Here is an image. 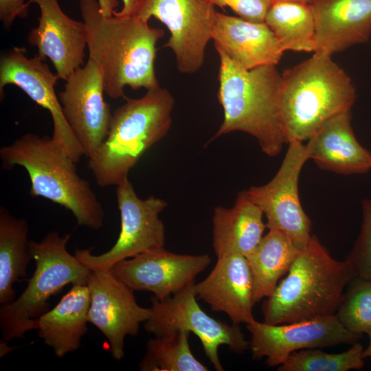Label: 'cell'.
I'll return each instance as SVG.
<instances>
[{
    "mask_svg": "<svg viewBox=\"0 0 371 371\" xmlns=\"http://www.w3.org/2000/svg\"><path fill=\"white\" fill-rule=\"evenodd\" d=\"M363 346L355 342L341 353H327L318 349H302L291 353L280 365V371H348L364 365Z\"/></svg>",
    "mask_w": 371,
    "mask_h": 371,
    "instance_id": "83f0119b",
    "label": "cell"
},
{
    "mask_svg": "<svg viewBox=\"0 0 371 371\" xmlns=\"http://www.w3.org/2000/svg\"><path fill=\"white\" fill-rule=\"evenodd\" d=\"M362 213L360 233L346 260L356 277L371 280V200L363 201Z\"/></svg>",
    "mask_w": 371,
    "mask_h": 371,
    "instance_id": "f546056e",
    "label": "cell"
},
{
    "mask_svg": "<svg viewBox=\"0 0 371 371\" xmlns=\"http://www.w3.org/2000/svg\"><path fill=\"white\" fill-rule=\"evenodd\" d=\"M308 159L323 170L338 174L360 175L371 169V154L355 137L351 110L325 122L307 140Z\"/></svg>",
    "mask_w": 371,
    "mask_h": 371,
    "instance_id": "44dd1931",
    "label": "cell"
},
{
    "mask_svg": "<svg viewBox=\"0 0 371 371\" xmlns=\"http://www.w3.org/2000/svg\"><path fill=\"white\" fill-rule=\"evenodd\" d=\"M355 277L348 262L334 259L312 236L265 302L264 322L281 324L335 314L345 286Z\"/></svg>",
    "mask_w": 371,
    "mask_h": 371,
    "instance_id": "3957f363",
    "label": "cell"
},
{
    "mask_svg": "<svg viewBox=\"0 0 371 371\" xmlns=\"http://www.w3.org/2000/svg\"><path fill=\"white\" fill-rule=\"evenodd\" d=\"M174 106L172 94L160 86L139 98H126L113 114L106 139L89 158L99 186H117L128 179L142 155L168 134Z\"/></svg>",
    "mask_w": 371,
    "mask_h": 371,
    "instance_id": "8992f818",
    "label": "cell"
},
{
    "mask_svg": "<svg viewBox=\"0 0 371 371\" xmlns=\"http://www.w3.org/2000/svg\"><path fill=\"white\" fill-rule=\"evenodd\" d=\"M58 80V75L52 72L45 60L38 54L28 57L24 47H14L1 56V101L5 96L4 87L14 85L47 109L53 123L52 139L77 163L85 153L67 123L56 94L54 87Z\"/></svg>",
    "mask_w": 371,
    "mask_h": 371,
    "instance_id": "7c38bea8",
    "label": "cell"
},
{
    "mask_svg": "<svg viewBox=\"0 0 371 371\" xmlns=\"http://www.w3.org/2000/svg\"><path fill=\"white\" fill-rule=\"evenodd\" d=\"M335 313L348 330L361 335L371 331V280L355 277Z\"/></svg>",
    "mask_w": 371,
    "mask_h": 371,
    "instance_id": "f1b7e54d",
    "label": "cell"
},
{
    "mask_svg": "<svg viewBox=\"0 0 371 371\" xmlns=\"http://www.w3.org/2000/svg\"><path fill=\"white\" fill-rule=\"evenodd\" d=\"M70 234L51 231L40 241H29L35 270L23 293L0 308V328L3 341L24 338L37 330L38 318L49 310L50 297L67 284H87L91 272L67 250Z\"/></svg>",
    "mask_w": 371,
    "mask_h": 371,
    "instance_id": "52a82bcc",
    "label": "cell"
},
{
    "mask_svg": "<svg viewBox=\"0 0 371 371\" xmlns=\"http://www.w3.org/2000/svg\"><path fill=\"white\" fill-rule=\"evenodd\" d=\"M210 262L207 254H179L161 248L121 260L110 271L133 290L151 292L161 300L195 282Z\"/></svg>",
    "mask_w": 371,
    "mask_h": 371,
    "instance_id": "2e32d148",
    "label": "cell"
},
{
    "mask_svg": "<svg viewBox=\"0 0 371 371\" xmlns=\"http://www.w3.org/2000/svg\"><path fill=\"white\" fill-rule=\"evenodd\" d=\"M194 284L161 300L151 297L150 316L144 322V328L155 337L178 331L192 333L199 339L215 370L223 371L219 347L225 345L234 352L242 354L249 348V341L245 339L239 325H229L203 311L196 301Z\"/></svg>",
    "mask_w": 371,
    "mask_h": 371,
    "instance_id": "ba28073f",
    "label": "cell"
},
{
    "mask_svg": "<svg viewBox=\"0 0 371 371\" xmlns=\"http://www.w3.org/2000/svg\"><path fill=\"white\" fill-rule=\"evenodd\" d=\"M28 7L26 0H0V21L8 28L16 18L27 16Z\"/></svg>",
    "mask_w": 371,
    "mask_h": 371,
    "instance_id": "1f68e13d",
    "label": "cell"
},
{
    "mask_svg": "<svg viewBox=\"0 0 371 371\" xmlns=\"http://www.w3.org/2000/svg\"><path fill=\"white\" fill-rule=\"evenodd\" d=\"M29 225L25 218L13 216L0 207V304L16 298L14 284L27 275L32 260L29 252Z\"/></svg>",
    "mask_w": 371,
    "mask_h": 371,
    "instance_id": "d4e9b609",
    "label": "cell"
},
{
    "mask_svg": "<svg viewBox=\"0 0 371 371\" xmlns=\"http://www.w3.org/2000/svg\"><path fill=\"white\" fill-rule=\"evenodd\" d=\"M265 22L284 51L315 52V23L311 5L275 0Z\"/></svg>",
    "mask_w": 371,
    "mask_h": 371,
    "instance_id": "484cf974",
    "label": "cell"
},
{
    "mask_svg": "<svg viewBox=\"0 0 371 371\" xmlns=\"http://www.w3.org/2000/svg\"><path fill=\"white\" fill-rule=\"evenodd\" d=\"M263 215L260 208L242 192L232 207H216L212 216V246L216 257L250 254L267 227Z\"/></svg>",
    "mask_w": 371,
    "mask_h": 371,
    "instance_id": "603a6c76",
    "label": "cell"
},
{
    "mask_svg": "<svg viewBox=\"0 0 371 371\" xmlns=\"http://www.w3.org/2000/svg\"><path fill=\"white\" fill-rule=\"evenodd\" d=\"M190 333L178 331L155 337L147 342L144 357L139 364L143 371H207V367L192 354Z\"/></svg>",
    "mask_w": 371,
    "mask_h": 371,
    "instance_id": "4316f807",
    "label": "cell"
},
{
    "mask_svg": "<svg viewBox=\"0 0 371 371\" xmlns=\"http://www.w3.org/2000/svg\"><path fill=\"white\" fill-rule=\"evenodd\" d=\"M276 1H295V2H300V3H304L311 5L315 0H276Z\"/></svg>",
    "mask_w": 371,
    "mask_h": 371,
    "instance_id": "d590c367",
    "label": "cell"
},
{
    "mask_svg": "<svg viewBox=\"0 0 371 371\" xmlns=\"http://www.w3.org/2000/svg\"><path fill=\"white\" fill-rule=\"evenodd\" d=\"M273 177L267 183L251 186L242 191L257 205L267 218L269 229H278L286 234L300 250L312 238L311 223L304 211L298 194L299 177L305 162L309 159L302 142H291Z\"/></svg>",
    "mask_w": 371,
    "mask_h": 371,
    "instance_id": "30bf717a",
    "label": "cell"
},
{
    "mask_svg": "<svg viewBox=\"0 0 371 371\" xmlns=\"http://www.w3.org/2000/svg\"><path fill=\"white\" fill-rule=\"evenodd\" d=\"M104 93L100 67L89 57L85 65L65 80L64 89L58 94L63 115L89 158L106 139L112 120Z\"/></svg>",
    "mask_w": 371,
    "mask_h": 371,
    "instance_id": "5bb4252c",
    "label": "cell"
},
{
    "mask_svg": "<svg viewBox=\"0 0 371 371\" xmlns=\"http://www.w3.org/2000/svg\"><path fill=\"white\" fill-rule=\"evenodd\" d=\"M123 6L122 9L114 12V15L119 16H137L147 0H122Z\"/></svg>",
    "mask_w": 371,
    "mask_h": 371,
    "instance_id": "d6a6232c",
    "label": "cell"
},
{
    "mask_svg": "<svg viewBox=\"0 0 371 371\" xmlns=\"http://www.w3.org/2000/svg\"><path fill=\"white\" fill-rule=\"evenodd\" d=\"M116 198L121 229L115 245L100 255L93 254V248L75 251L90 271H109L121 260L164 248L165 227L159 214L166 207V201L155 196L139 198L128 179L117 186Z\"/></svg>",
    "mask_w": 371,
    "mask_h": 371,
    "instance_id": "9c48e42d",
    "label": "cell"
},
{
    "mask_svg": "<svg viewBox=\"0 0 371 371\" xmlns=\"http://www.w3.org/2000/svg\"><path fill=\"white\" fill-rule=\"evenodd\" d=\"M89 57L100 66L104 93L124 97L126 87L149 90L159 87L155 71L156 45L164 35L137 16H104L98 0H80Z\"/></svg>",
    "mask_w": 371,
    "mask_h": 371,
    "instance_id": "6da1fadb",
    "label": "cell"
},
{
    "mask_svg": "<svg viewBox=\"0 0 371 371\" xmlns=\"http://www.w3.org/2000/svg\"><path fill=\"white\" fill-rule=\"evenodd\" d=\"M368 335H369V337H370V343H369L368 346L366 349H363V350L362 355H363V359L367 358V357H371V331L368 333Z\"/></svg>",
    "mask_w": 371,
    "mask_h": 371,
    "instance_id": "e575fe53",
    "label": "cell"
},
{
    "mask_svg": "<svg viewBox=\"0 0 371 371\" xmlns=\"http://www.w3.org/2000/svg\"><path fill=\"white\" fill-rule=\"evenodd\" d=\"M315 52L332 55L366 43L371 36V0H315Z\"/></svg>",
    "mask_w": 371,
    "mask_h": 371,
    "instance_id": "ffe728a7",
    "label": "cell"
},
{
    "mask_svg": "<svg viewBox=\"0 0 371 371\" xmlns=\"http://www.w3.org/2000/svg\"><path fill=\"white\" fill-rule=\"evenodd\" d=\"M351 78L331 58L316 52L281 74L280 102L286 142L308 140L328 120L351 110Z\"/></svg>",
    "mask_w": 371,
    "mask_h": 371,
    "instance_id": "277c9868",
    "label": "cell"
},
{
    "mask_svg": "<svg viewBox=\"0 0 371 371\" xmlns=\"http://www.w3.org/2000/svg\"><path fill=\"white\" fill-rule=\"evenodd\" d=\"M40 10L38 25L27 36L30 45L36 47L38 55L49 58L60 80H66L76 69L82 67L87 45L84 22L69 17L61 9L58 0H28Z\"/></svg>",
    "mask_w": 371,
    "mask_h": 371,
    "instance_id": "e0dca14e",
    "label": "cell"
},
{
    "mask_svg": "<svg viewBox=\"0 0 371 371\" xmlns=\"http://www.w3.org/2000/svg\"><path fill=\"white\" fill-rule=\"evenodd\" d=\"M249 346L254 359L265 357L270 367L279 366L289 356L302 349L354 344L361 335L347 330L335 314L281 324H269L256 319L247 324Z\"/></svg>",
    "mask_w": 371,
    "mask_h": 371,
    "instance_id": "4fadbf2b",
    "label": "cell"
},
{
    "mask_svg": "<svg viewBox=\"0 0 371 371\" xmlns=\"http://www.w3.org/2000/svg\"><path fill=\"white\" fill-rule=\"evenodd\" d=\"M214 6L230 8L240 18L256 23L265 22L275 0H205Z\"/></svg>",
    "mask_w": 371,
    "mask_h": 371,
    "instance_id": "4dcf8cb0",
    "label": "cell"
},
{
    "mask_svg": "<svg viewBox=\"0 0 371 371\" xmlns=\"http://www.w3.org/2000/svg\"><path fill=\"white\" fill-rule=\"evenodd\" d=\"M101 12L104 16H111L118 5L117 0H98Z\"/></svg>",
    "mask_w": 371,
    "mask_h": 371,
    "instance_id": "836d02e7",
    "label": "cell"
},
{
    "mask_svg": "<svg viewBox=\"0 0 371 371\" xmlns=\"http://www.w3.org/2000/svg\"><path fill=\"white\" fill-rule=\"evenodd\" d=\"M216 12L205 0H147L137 16L154 17L167 27L170 36L164 47L174 53L179 72L192 74L203 64Z\"/></svg>",
    "mask_w": 371,
    "mask_h": 371,
    "instance_id": "8fae6325",
    "label": "cell"
},
{
    "mask_svg": "<svg viewBox=\"0 0 371 371\" xmlns=\"http://www.w3.org/2000/svg\"><path fill=\"white\" fill-rule=\"evenodd\" d=\"M300 252L291 238L278 229H269L247 256L254 283V302L270 297L279 280L289 271Z\"/></svg>",
    "mask_w": 371,
    "mask_h": 371,
    "instance_id": "cb8c5ba5",
    "label": "cell"
},
{
    "mask_svg": "<svg viewBox=\"0 0 371 371\" xmlns=\"http://www.w3.org/2000/svg\"><path fill=\"white\" fill-rule=\"evenodd\" d=\"M194 290L199 299L212 311L225 313L233 324L247 325L255 320L253 278L245 256L217 258L208 276L195 282Z\"/></svg>",
    "mask_w": 371,
    "mask_h": 371,
    "instance_id": "ac0fdd59",
    "label": "cell"
},
{
    "mask_svg": "<svg viewBox=\"0 0 371 371\" xmlns=\"http://www.w3.org/2000/svg\"><path fill=\"white\" fill-rule=\"evenodd\" d=\"M91 297L87 284L72 285L59 302L38 318V336L58 358L77 350L88 330Z\"/></svg>",
    "mask_w": 371,
    "mask_h": 371,
    "instance_id": "7402d4cb",
    "label": "cell"
},
{
    "mask_svg": "<svg viewBox=\"0 0 371 371\" xmlns=\"http://www.w3.org/2000/svg\"><path fill=\"white\" fill-rule=\"evenodd\" d=\"M0 157L5 168H25L32 196L45 198L69 210L78 225L94 230L102 227L105 212L89 182L78 175L76 163L52 137L26 133L1 147Z\"/></svg>",
    "mask_w": 371,
    "mask_h": 371,
    "instance_id": "5b68a950",
    "label": "cell"
},
{
    "mask_svg": "<svg viewBox=\"0 0 371 371\" xmlns=\"http://www.w3.org/2000/svg\"><path fill=\"white\" fill-rule=\"evenodd\" d=\"M216 49L245 69L278 63L284 49L265 22L256 23L216 12L212 32Z\"/></svg>",
    "mask_w": 371,
    "mask_h": 371,
    "instance_id": "d6986e66",
    "label": "cell"
},
{
    "mask_svg": "<svg viewBox=\"0 0 371 371\" xmlns=\"http://www.w3.org/2000/svg\"><path fill=\"white\" fill-rule=\"evenodd\" d=\"M87 285L91 302L89 322L109 341L113 359L124 356L126 336H136L139 325L150 316V308L140 306L133 291L110 270L91 271Z\"/></svg>",
    "mask_w": 371,
    "mask_h": 371,
    "instance_id": "9a60e30c",
    "label": "cell"
},
{
    "mask_svg": "<svg viewBox=\"0 0 371 371\" xmlns=\"http://www.w3.org/2000/svg\"><path fill=\"white\" fill-rule=\"evenodd\" d=\"M216 49L220 60L217 98L223 120L209 142L240 131L255 137L268 156L278 155L286 143L281 113V74L274 65L245 69Z\"/></svg>",
    "mask_w": 371,
    "mask_h": 371,
    "instance_id": "7a4b0ae2",
    "label": "cell"
}]
</instances>
